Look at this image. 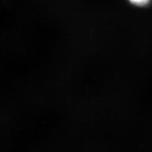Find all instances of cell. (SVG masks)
<instances>
[{"label":"cell","mask_w":152,"mask_h":152,"mask_svg":"<svg viewBox=\"0 0 152 152\" xmlns=\"http://www.w3.org/2000/svg\"><path fill=\"white\" fill-rule=\"evenodd\" d=\"M130 2L136 6H146L149 3L150 0H129Z\"/></svg>","instance_id":"obj_1"}]
</instances>
